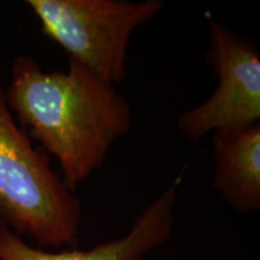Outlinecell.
<instances>
[{"label": "cell", "mask_w": 260, "mask_h": 260, "mask_svg": "<svg viewBox=\"0 0 260 260\" xmlns=\"http://www.w3.org/2000/svg\"><path fill=\"white\" fill-rule=\"evenodd\" d=\"M42 34L110 84L124 81L125 57L136 28L157 16L161 0H28Z\"/></svg>", "instance_id": "3"}, {"label": "cell", "mask_w": 260, "mask_h": 260, "mask_svg": "<svg viewBox=\"0 0 260 260\" xmlns=\"http://www.w3.org/2000/svg\"><path fill=\"white\" fill-rule=\"evenodd\" d=\"M178 187L180 180H176L136 217L124 236L86 251H44L28 245L0 222V260H144L170 239Z\"/></svg>", "instance_id": "5"}, {"label": "cell", "mask_w": 260, "mask_h": 260, "mask_svg": "<svg viewBox=\"0 0 260 260\" xmlns=\"http://www.w3.org/2000/svg\"><path fill=\"white\" fill-rule=\"evenodd\" d=\"M82 203L16 124L0 88V222L40 247L77 243Z\"/></svg>", "instance_id": "2"}, {"label": "cell", "mask_w": 260, "mask_h": 260, "mask_svg": "<svg viewBox=\"0 0 260 260\" xmlns=\"http://www.w3.org/2000/svg\"><path fill=\"white\" fill-rule=\"evenodd\" d=\"M5 99L31 138L54 155L71 190L102 167L111 145L132 126L125 98L73 58L63 73L19 56Z\"/></svg>", "instance_id": "1"}, {"label": "cell", "mask_w": 260, "mask_h": 260, "mask_svg": "<svg viewBox=\"0 0 260 260\" xmlns=\"http://www.w3.org/2000/svg\"><path fill=\"white\" fill-rule=\"evenodd\" d=\"M213 187L233 209H260V124L218 130L213 136Z\"/></svg>", "instance_id": "6"}, {"label": "cell", "mask_w": 260, "mask_h": 260, "mask_svg": "<svg viewBox=\"0 0 260 260\" xmlns=\"http://www.w3.org/2000/svg\"><path fill=\"white\" fill-rule=\"evenodd\" d=\"M207 59L218 76V86L206 102L181 113L177 129L191 141L211 132L259 123L260 52L254 42L210 22Z\"/></svg>", "instance_id": "4"}]
</instances>
